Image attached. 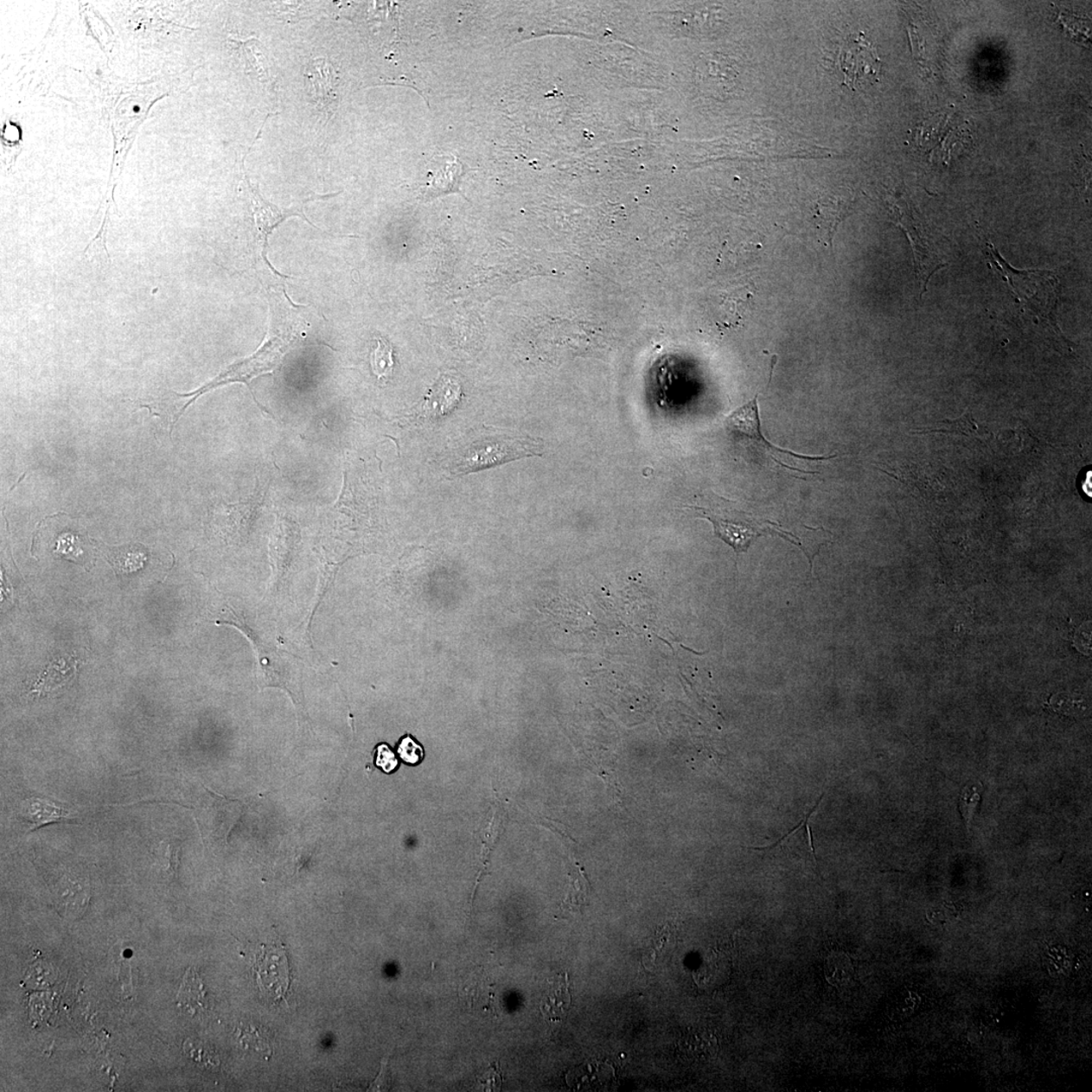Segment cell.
<instances>
[{
	"label": "cell",
	"mask_w": 1092,
	"mask_h": 1092,
	"mask_svg": "<svg viewBox=\"0 0 1092 1092\" xmlns=\"http://www.w3.org/2000/svg\"><path fill=\"white\" fill-rule=\"evenodd\" d=\"M306 75L315 89V100L327 122L335 113L338 105V75L335 68L326 59H314L309 63Z\"/></svg>",
	"instance_id": "obj_8"
},
{
	"label": "cell",
	"mask_w": 1092,
	"mask_h": 1092,
	"mask_svg": "<svg viewBox=\"0 0 1092 1092\" xmlns=\"http://www.w3.org/2000/svg\"><path fill=\"white\" fill-rule=\"evenodd\" d=\"M291 342V338L286 337V335L280 336L278 334H274V336L264 343V345L261 346L260 349L256 352L253 356L249 357L247 360L241 362L233 364V366L227 368L222 374H220L218 377L210 381V383L202 386L199 390L192 393H183V395L182 393H177V396L184 398L193 397V399H190L186 406H184L176 419H179V417L183 414V411L186 410L190 404L194 403L196 399L204 395L207 392L216 389V387L220 386L236 383V381L248 385L250 380L259 377V375L273 371V368L276 367L279 361L282 360V357L284 354L286 348H288Z\"/></svg>",
	"instance_id": "obj_3"
},
{
	"label": "cell",
	"mask_w": 1092,
	"mask_h": 1092,
	"mask_svg": "<svg viewBox=\"0 0 1092 1092\" xmlns=\"http://www.w3.org/2000/svg\"><path fill=\"white\" fill-rule=\"evenodd\" d=\"M177 999L179 1006L194 1016L208 1010V1001L204 984L195 969H188L184 975Z\"/></svg>",
	"instance_id": "obj_11"
},
{
	"label": "cell",
	"mask_w": 1092,
	"mask_h": 1092,
	"mask_svg": "<svg viewBox=\"0 0 1092 1092\" xmlns=\"http://www.w3.org/2000/svg\"><path fill=\"white\" fill-rule=\"evenodd\" d=\"M704 506H688V508L699 513V515L713 524L714 534L727 543L738 554L747 552L751 542L757 537L767 534H778L789 542L802 548V541L795 534L782 530L777 524L757 519L748 512L731 508V501L716 496L714 494L702 495Z\"/></svg>",
	"instance_id": "obj_1"
},
{
	"label": "cell",
	"mask_w": 1092,
	"mask_h": 1092,
	"mask_svg": "<svg viewBox=\"0 0 1092 1092\" xmlns=\"http://www.w3.org/2000/svg\"><path fill=\"white\" fill-rule=\"evenodd\" d=\"M572 1004L569 976L566 972L553 977L540 1004L543 1018L551 1024H559L566 1018Z\"/></svg>",
	"instance_id": "obj_10"
},
{
	"label": "cell",
	"mask_w": 1092,
	"mask_h": 1092,
	"mask_svg": "<svg viewBox=\"0 0 1092 1092\" xmlns=\"http://www.w3.org/2000/svg\"><path fill=\"white\" fill-rule=\"evenodd\" d=\"M725 426L728 434L731 435L732 437H735L738 441L748 440L749 443H754V446L759 447L761 450H763L767 456L771 457L775 463H780L781 465L783 464L779 462L778 457L775 455H788L801 459H811V461H814V459H816V461L817 459H820V461H825V459H827V457H813L795 455V453L781 450L779 447H776L771 444H769L761 432L759 407H757V397L754 399H751V401L747 405L743 406L742 408L733 412V413L727 418Z\"/></svg>",
	"instance_id": "obj_5"
},
{
	"label": "cell",
	"mask_w": 1092,
	"mask_h": 1092,
	"mask_svg": "<svg viewBox=\"0 0 1092 1092\" xmlns=\"http://www.w3.org/2000/svg\"><path fill=\"white\" fill-rule=\"evenodd\" d=\"M387 1063H389V1060L387 1059H384L383 1062H381L380 1076L374 1080V1082L369 1086L368 1090L379 1091L384 1090L386 1089L385 1088H387Z\"/></svg>",
	"instance_id": "obj_23"
},
{
	"label": "cell",
	"mask_w": 1092,
	"mask_h": 1092,
	"mask_svg": "<svg viewBox=\"0 0 1092 1092\" xmlns=\"http://www.w3.org/2000/svg\"><path fill=\"white\" fill-rule=\"evenodd\" d=\"M105 557L117 574H131L144 566L148 559V552L141 545H131L112 548L106 552Z\"/></svg>",
	"instance_id": "obj_12"
},
{
	"label": "cell",
	"mask_w": 1092,
	"mask_h": 1092,
	"mask_svg": "<svg viewBox=\"0 0 1092 1092\" xmlns=\"http://www.w3.org/2000/svg\"><path fill=\"white\" fill-rule=\"evenodd\" d=\"M28 811H29V814L32 816V821L40 823H46L47 821H53L52 819H58L60 815H62L61 811L59 809L50 807V805L43 802H40L39 801L31 802L29 807H28Z\"/></svg>",
	"instance_id": "obj_21"
},
{
	"label": "cell",
	"mask_w": 1092,
	"mask_h": 1092,
	"mask_svg": "<svg viewBox=\"0 0 1092 1092\" xmlns=\"http://www.w3.org/2000/svg\"><path fill=\"white\" fill-rule=\"evenodd\" d=\"M254 974L256 983L266 998L274 1001L286 999L291 987V969L282 945H262L255 956Z\"/></svg>",
	"instance_id": "obj_4"
},
{
	"label": "cell",
	"mask_w": 1092,
	"mask_h": 1092,
	"mask_svg": "<svg viewBox=\"0 0 1092 1092\" xmlns=\"http://www.w3.org/2000/svg\"><path fill=\"white\" fill-rule=\"evenodd\" d=\"M826 977L835 987H845L852 980L854 969L849 957L841 952H833L826 961Z\"/></svg>",
	"instance_id": "obj_13"
},
{
	"label": "cell",
	"mask_w": 1092,
	"mask_h": 1092,
	"mask_svg": "<svg viewBox=\"0 0 1092 1092\" xmlns=\"http://www.w3.org/2000/svg\"><path fill=\"white\" fill-rule=\"evenodd\" d=\"M540 441L528 437H501L476 441L459 457L455 470L457 475L471 473L515 459L540 455Z\"/></svg>",
	"instance_id": "obj_2"
},
{
	"label": "cell",
	"mask_w": 1092,
	"mask_h": 1092,
	"mask_svg": "<svg viewBox=\"0 0 1092 1092\" xmlns=\"http://www.w3.org/2000/svg\"><path fill=\"white\" fill-rule=\"evenodd\" d=\"M398 754L402 761L409 766L419 765L424 757H425V750H424L422 744L410 735L403 737L401 741H399Z\"/></svg>",
	"instance_id": "obj_17"
},
{
	"label": "cell",
	"mask_w": 1092,
	"mask_h": 1092,
	"mask_svg": "<svg viewBox=\"0 0 1092 1092\" xmlns=\"http://www.w3.org/2000/svg\"><path fill=\"white\" fill-rule=\"evenodd\" d=\"M374 763L386 774L395 772L399 767L396 755L386 744H380L375 748Z\"/></svg>",
	"instance_id": "obj_19"
},
{
	"label": "cell",
	"mask_w": 1092,
	"mask_h": 1092,
	"mask_svg": "<svg viewBox=\"0 0 1092 1092\" xmlns=\"http://www.w3.org/2000/svg\"><path fill=\"white\" fill-rule=\"evenodd\" d=\"M371 364L373 372L378 379H387L393 374V348L387 340L378 338V346L372 354Z\"/></svg>",
	"instance_id": "obj_15"
},
{
	"label": "cell",
	"mask_w": 1092,
	"mask_h": 1092,
	"mask_svg": "<svg viewBox=\"0 0 1092 1092\" xmlns=\"http://www.w3.org/2000/svg\"><path fill=\"white\" fill-rule=\"evenodd\" d=\"M977 431V424L974 421V417H972L971 412L968 410L956 420H944L936 423L934 427H929L926 431H924V433H956L963 434L965 437H975Z\"/></svg>",
	"instance_id": "obj_14"
},
{
	"label": "cell",
	"mask_w": 1092,
	"mask_h": 1092,
	"mask_svg": "<svg viewBox=\"0 0 1092 1092\" xmlns=\"http://www.w3.org/2000/svg\"><path fill=\"white\" fill-rule=\"evenodd\" d=\"M479 1082L486 1091L500 1090L502 1088L503 1077L502 1073H501L499 1062L491 1064L490 1070L482 1074Z\"/></svg>",
	"instance_id": "obj_22"
},
{
	"label": "cell",
	"mask_w": 1092,
	"mask_h": 1092,
	"mask_svg": "<svg viewBox=\"0 0 1092 1092\" xmlns=\"http://www.w3.org/2000/svg\"><path fill=\"white\" fill-rule=\"evenodd\" d=\"M841 65L846 83L851 86L875 79L880 68L874 48L862 37L847 42L845 53L841 54Z\"/></svg>",
	"instance_id": "obj_7"
},
{
	"label": "cell",
	"mask_w": 1092,
	"mask_h": 1092,
	"mask_svg": "<svg viewBox=\"0 0 1092 1092\" xmlns=\"http://www.w3.org/2000/svg\"><path fill=\"white\" fill-rule=\"evenodd\" d=\"M461 166L452 164L447 166L444 173H439L431 182V187L437 190L435 195H438L447 192H452L453 189L458 188V176L461 172Z\"/></svg>",
	"instance_id": "obj_18"
},
{
	"label": "cell",
	"mask_w": 1092,
	"mask_h": 1092,
	"mask_svg": "<svg viewBox=\"0 0 1092 1092\" xmlns=\"http://www.w3.org/2000/svg\"><path fill=\"white\" fill-rule=\"evenodd\" d=\"M248 188L250 189V194H252V210L255 217L256 228L259 230V237L261 238V241L264 243L265 247L266 246L268 235H270L271 232L286 218L291 216H301L303 219H305L308 223L311 224V222L303 216V205L292 208L291 210H286L283 213L279 208L273 206L270 204V202L262 199L259 190H255V188L250 186L249 181Z\"/></svg>",
	"instance_id": "obj_9"
},
{
	"label": "cell",
	"mask_w": 1092,
	"mask_h": 1092,
	"mask_svg": "<svg viewBox=\"0 0 1092 1092\" xmlns=\"http://www.w3.org/2000/svg\"><path fill=\"white\" fill-rule=\"evenodd\" d=\"M980 802V795H978L976 789L972 791L965 790L959 798V809L961 814L964 817L967 826L970 825L975 814L978 804Z\"/></svg>",
	"instance_id": "obj_20"
},
{
	"label": "cell",
	"mask_w": 1092,
	"mask_h": 1092,
	"mask_svg": "<svg viewBox=\"0 0 1092 1092\" xmlns=\"http://www.w3.org/2000/svg\"><path fill=\"white\" fill-rule=\"evenodd\" d=\"M458 399H459L458 386H453V385H449L446 386V391H445V386H440V389L437 391V393H435V395L432 396V399L431 402H429V406H431V407L434 411L433 413L435 415H444L446 413H449V412L451 409L455 408V406L457 404Z\"/></svg>",
	"instance_id": "obj_16"
},
{
	"label": "cell",
	"mask_w": 1092,
	"mask_h": 1092,
	"mask_svg": "<svg viewBox=\"0 0 1092 1092\" xmlns=\"http://www.w3.org/2000/svg\"><path fill=\"white\" fill-rule=\"evenodd\" d=\"M854 198L846 192L826 194L821 196L815 206L814 222L820 240L832 247L838 227L850 214Z\"/></svg>",
	"instance_id": "obj_6"
}]
</instances>
